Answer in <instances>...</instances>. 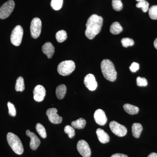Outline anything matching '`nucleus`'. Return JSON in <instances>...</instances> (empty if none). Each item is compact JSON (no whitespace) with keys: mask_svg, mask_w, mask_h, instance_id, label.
<instances>
[{"mask_svg":"<svg viewBox=\"0 0 157 157\" xmlns=\"http://www.w3.org/2000/svg\"><path fill=\"white\" fill-rule=\"evenodd\" d=\"M103 23V18L101 16L96 14L90 16L86 25L85 35L88 39H93L100 33Z\"/></svg>","mask_w":157,"mask_h":157,"instance_id":"obj_1","label":"nucleus"},{"mask_svg":"<svg viewBox=\"0 0 157 157\" xmlns=\"http://www.w3.org/2000/svg\"><path fill=\"white\" fill-rule=\"evenodd\" d=\"M101 69L105 78L109 81H115L117 76L114 65L109 59H104L101 63Z\"/></svg>","mask_w":157,"mask_h":157,"instance_id":"obj_2","label":"nucleus"},{"mask_svg":"<svg viewBox=\"0 0 157 157\" xmlns=\"http://www.w3.org/2000/svg\"><path fill=\"white\" fill-rule=\"evenodd\" d=\"M7 139L12 150L17 155H22L24 152V147L19 137L15 134L9 132L7 135Z\"/></svg>","mask_w":157,"mask_h":157,"instance_id":"obj_3","label":"nucleus"},{"mask_svg":"<svg viewBox=\"0 0 157 157\" xmlns=\"http://www.w3.org/2000/svg\"><path fill=\"white\" fill-rule=\"evenodd\" d=\"M76 68L75 63L72 60H66L59 64L57 71L59 74L63 76L70 75Z\"/></svg>","mask_w":157,"mask_h":157,"instance_id":"obj_4","label":"nucleus"},{"mask_svg":"<svg viewBox=\"0 0 157 157\" xmlns=\"http://www.w3.org/2000/svg\"><path fill=\"white\" fill-rule=\"evenodd\" d=\"M23 36V29L21 25H17L11 33V42L13 45L18 46L22 42Z\"/></svg>","mask_w":157,"mask_h":157,"instance_id":"obj_5","label":"nucleus"},{"mask_svg":"<svg viewBox=\"0 0 157 157\" xmlns=\"http://www.w3.org/2000/svg\"><path fill=\"white\" fill-rule=\"evenodd\" d=\"M15 3L13 0L6 2L0 8V18L5 19L11 15L14 10Z\"/></svg>","mask_w":157,"mask_h":157,"instance_id":"obj_6","label":"nucleus"},{"mask_svg":"<svg viewBox=\"0 0 157 157\" xmlns=\"http://www.w3.org/2000/svg\"><path fill=\"white\" fill-rule=\"evenodd\" d=\"M42 24L41 20L35 17L32 20L30 26L31 36L34 39L39 38L42 31Z\"/></svg>","mask_w":157,"mask_h":157,"instance_id":"obj_7","label":"nucleus"},{"mask_svg":"<svg viewBox=\"0 0 157 157\" xmlns=\"http://www.w3.org/2000/svg\"><path fill=\"white\" fill-rule=\"evenodd\" d=\"M109 126L111 132L117 136L122 137L126 135V128L124 126L119 124L117 122L113 121L110 122Z\"/></svg>","mask_w":157,"mask_h":157,"instance_id":"obj_8","label":"nucleus"},{"mask_svg":"<svg viewBox=\"0 0 157 157\" xmlns=\"http://www.w3.org/2000/svg\"><path fill=\"white\" fill-rule=\"evenodd\" d=\"M77 149L79 153L82 157H90L91 151L88 144L85 140H79L77 143Z\"/></svg>","mask_w":157,"mask_h":157,"instance_id":"obj_9","label":"nucleus"},{"mask_svg":"<svg viewBox=\"0 0 157 157\" xmlns=\"http://www.w3.org/2000/svg\"><path fill=\"white\" fill-rule=\"evenodd\" d=\"M56 108H49L47 109L46 114L51 122L54 124H60L63 121V118L57 114Z\"/></svg>","mask_w":157,"mask_h":157,"instance_id":"obj_10","label":"nucleus"},{"mask_svg":"<svg viewBox=\"0 0 157 157\" xmlns=\"http://www.w3.org/2000/svg\"><path fill=\"white\" fill-rule=\"evenodd\" d=\"M84 83L88 89L90 91H94L98 87V82L94 76L89 74L85 77Z\"/></svg>","mask_w":157,"mask_h":157,"instance_id":"obj_11","label":"nucleus"},{"mask_svg":"<svg viewBox=\"0 0 157 157\" xmlns=\"http://www.w3.org/2000/svg\"><path fill=\"white\" fill-rule=\"evenodd\" d=\"M46 91L45 88L42 85H38L34 88L33 90L34 99L37 102H41L44 100Z\"/></svg>","mask_w":157,"mask_h":157,"instance_id":"obj_12","label":"nucleus"},{"mask_svg":"<svg viewBox=\"0 0 157 157\" xmlns=\"http://www.w3.org/2000/svg\"><path fill=\"white\" fill-rule=\"evenodd\" d=\"M94 118L95 121L100 125H104L107 123V119L104 110L98 109L94 113Z\"/></svg>","mask_w":157,"mask_h":157,"instance_id":"obj_13","label":"nucleus"},{"mask_svg":"<svg viewBox=\"0 0 157 157\" xmlns=\"http://www.w3.org/2000/svg\"><path fill=\"white\" fill-rule=\"evenodd\" d=\"M26 134L31 138L30 147L33 150H36L40 144V140L36 134L31 132L29 130H27Z\"/></svg>","mask_w":157,"mask_h":157,"instance_id":"obj_14","label":"nucleus"},{"mask_svg":"<svg viewBox=\"0 0 157 157\" xmlns=\"http://www.w3.org/2000/svg\"><path fill=\"white\" fill-rule=\"evenodd\" d=\"M42 51L43 53L47 56L48 58L51 59L54 53L55 47L52 43L47 42L42 46Z\"/></svg>","mask_w":157,"mask_h":157,"instance_id":"obj_15","label":"nucleus"},{"mask_svg":"<svg viewBox=\"0 0 157 157\" xmlns=\"http://www.w3.org/2000/svg\"><path fill=\"white\" fill-rule=\"evenodd\" d=\"M96 133L99 141L101 143L106 144L109 142V135L104 130L101 128H98L96 131Z\"/></svg>","mask_w":157,"mask_h":157,"instance_id":"obj_16","label":"nucleus"},{"mask_svg":"<svg viewBox=\"0 0 157 157\" xmlns=\"http://www.w3.org/2000/svg\"><path fill=\"white\" fill-rule=\"evenodd\" d=\"M142 131H143V127L141 124L138 123H135L132 125V135L135 138H139Z\"/></svg>","mask_w":157,"mask_h":157,"instance_id":"obj_17","label":"nucleus"},{"mask_svg":"<svg viewBox=\"0 0 157 157\" xmlns=\"http://www.w3.org/2000/svg\"><path fill=\"white\" fill-rule=\"evenodd\" d=\"M123 107L125 111L131 115L136 114L139 112V109L138 107L132 104H125L124 105Z\"/></svg>","mask_w":157,"mask_h":157,"instance_id":"obj_18","label":"nucleus"},{"mask_svg":"<svg viewBox=\"0 0 157 157\" xmlns=\"http://www.w3.org/2000/svg\"><path fill=\"white\" fill-rule=\"evenodd\" d=\"M67 90V86L64 84H61L58 86L56 89L57 98L59 100L63 99L66 95Z\"/></svg>","mask_w":157,"mask_h":157,"instance_id":"obj_19","label":"nucleus"},{"mask_svg":"<svg viewBox=\"0 0 157 157\" xmlns=\"http://www.w3.org/2000/svg\"><path fill=\"white\" fill-rule=\"evenodd\" d=\"M86 125V121L82 118H80L78 120L73 121L71 123V126L74 128L81 129L84 128Z\"/></svg>","mask_w":157,"mask_h":157,"instance_id":"obj_20","label":"nucleus"},{"mask_svg":"<svg viewBox=\"0 0 157 157\" xmlns=\"http://www.w3.org/2000/svg\"><path fill=\"white\" fill-rule=\"evenodd\" d=\"M110 32L113 35L121 33L123 31L122 27L118 22H113L110 27Z\"/></svg>","mask_w":157,"mask_h":157,"instance_id":"obj_21","label":"nucleus"},{"mask_svg":"<svg viewBox=\"0 0 157 157\" xmlns=\"http://www.w3.org/2000/svg\"><path fill=\"white\" fill-rule=\"evenodd\" d=\"M15 89L17 92H23L25 89L24 80L21 76H20L16 80Z\"/></svg>","mask_w":157,"mask_h":157,"instance_id":"obj_22","label":"nucleus"},{"mask_svg":"<svg viewBox=\"0 0 157 157\" xmlns=\"http://www.w3.org/2000/svg\"><path fill=\"white\" fill-rule=\"evenodd\" d=\"M56 40L59 43L64 42L67 38V32L64 30L59 31L56 35Z\"/></svg>","mask_w":157,"mask_h":157,"instance_id":"obj_23","label":"nucleus"},{"mask_svg":"<svg viewBox=\"0 0 157 157\" xmlns=\"http://www.w3.org/2000/svg\"><path fill=\"white\" fill-rule=\"evenodd\" d=\"M36 130L37 132L39 133V135L42 138H45L47 137L46 130L45 128L42 124L40 123H38L36 125Z\"/></svg>","mask_w":157,"mask_h":157,"instance_id":"obj_24","label":"nucleus"},{"mask_svg":"<svg viewBox=\"0 0 157 157\" xmlns=\"http://www.w3.org/2000/svg\"><path fill=\"white\" fill-rule=\"evenodd\" d=\"M63 4V0H52L51 2L52 8L56 11L61 9Z\"/></svg>","mask_w":157,"mask_h":157,"instance_id":"obj_25","label":"nucleus"},{"mask_svg":"<svg viewBox=\"0 0 157 157\" xmlns=\"http://www.w3.org/2000/svg\"><path fill=\"white\" fill-rule=\"evenodd\" d=\"M112 6L113 8L116 11H121L123 7L121 0H112Z\"/></svg>","mask_w":157,"mask_h":157,"instance_id":"obj_26","label":"nucleus"},{"mask_svg":"<svg viewBox=\"0 0 157 157\" xmlns=\"http://www.w3.org/2000/svg\"><path fill=\"white\" fill-rule=\"evenodd\" d=\"M136 6L137 8H141L142 9V11L145 13V12H147L148 10L149 4L147 1H142V2H138L136 4Z\"/></svg>","mask_w":157,"mask_h":157,"instance_id":"obj_27","label":"nucleus"},{"mask_svg":"<svg viewBox=\"0 0 157 157\" xmlns=\"http://www.w3.org/2000/svg\"><path fill=\"white\" fill-rule=\"evenodd\" d=\"M122 45L125 48H128L129 46H133L135 44L134 40L128 38H123L121 40Z\"/></svg>","mask_w":157,"mask_h":157,"instance_id":"obj_28","label":"nucleus"},{"mask_svg":"<svg viewBox=\"0 0 157 157\" xmlns=\"http://www.w3.org/2000/svg\"><path fill=\"white\" fill-rule=\"evenodd\" d=\"M149 15L152 19H157V6H152L149 9Z\"/></svg>","mask_w":157,"mask_h":157,"instance_id":"obj_29","label":"nucleus"},{"mask_svg":"<svg viewBox=\"0 0 157 157\" xmlns=\"http://www.w3.org/2000/svg\"><path fill=\"white\" fill-rule=\"evenodd\" d=\"M65 133L67 134L70 138H73L75 135V131L74 128L71 126L67 125L64 128Z\"/></svg>","mask_w":157,"mask_h":157,"instance_id":"obj_30","label":"nucleus"},{"mask_svg":"<svg viewBox=\"0 0 157 157\" xmlns=\"http://www.w3.org/2000/svg\"><path fill=\"white\" fill-rule=\"evenodd\" d=\"M8 107L9 108V115L13 117H15L16 115V111L14 104H12L10 102H9L8 103Z\"/></svg>","mask_w":157,"mask_h":157,"instance_id":"obj_31","label":"nucleus"},{"mask_svg":"<svg viewBox=\"0 0 157 157\" xmlns=\"http://www.w3.org/2000/svg\"><path fill=\"white\" fill-rule=\"evenodd\" d=\"M137 84L139 86H146L147 85V80L145 78L138 76L137 78Z\"/></svg>","mask_w":157,"mask_h":157,"instance_id":"obj_32","label":"nucleus"},{"mask_svg":"<svg viewBox=\"0 0 157 157\" xmlns=\"http://www.w3.org/2000/svg\"><path fill=\"white\" fill-rule=\"evenodd\" d=\"M139 67H139V64L137 63H135V62H134L131 65L130 67H129V69H130V70H131V72H132V73H135V72H137L139 70Z\"/></svg>","mask_w":157,"mask_h":157,"instance_id":"obj_33","label":"nucleus"},{"mask_svg":"<svg viewBox=\"0 0 157 157\" xmlns=\"http://www.w3.org/2000/svg\"><path fill=\"white\" fill-rule=\"evenodd\" d=\"M110 157H128V156L123 154L117 153L112 155Z\"/></svg>","mask_w":157,"mask_h":157,"instance_id":"obj_34","label":"nucleus"},{"mask_svg":"<svg viewBox=\"0 0 157 157\" xmlns=\"http://www.w3.org/2000/svg\"><path fill=\"white\" fill-rule=\"evenodd\" d=\"M147 157H157V153L155 152L151 153L148 155Z\"/></svg>","mask_w":157,"mask_h":157,"instance_id":"obj_35","label":"nucleus"},{"mask_svg":"<svg viewBox=\"0 0 157 157\" xmlns=\"http://www.w3.org/2000/svg\"><path fill=\"white\" fill-rule=\"evenodd\" d=\"M154 45L155 48L157 49V38L155 39V40L154 42Z\"/></svg>","mask_w":157,"mask_h":157,"instance_id":"obj_36","label":"nucleus"},{"mask_svg":"<svg viewBox=\"0 0 157 157\" xmlns=\"http://www.w3.org/2000/svg\"><path fill=\"white\" fill-rule=\"evenodd\" d=\"M136 1L138 2H142V1H145V0H136Z\"/></svg>","mask_w":157,"mask_h":157,"instance_id":"obj_37","label":"nucleus"}]
</instances>
